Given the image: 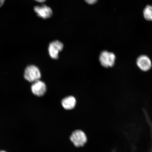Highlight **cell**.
<instances>
[{
  "instance_id": "1",
  "label": "cell",
  "mask_w": 152,
  "mask_h": 152,
  "mask_svg": "<svg viewBox=\"0 0 152 152\" xmlns=\"http://www.w3.org/2000/svg\"><path fill=\"white\" fill-rule=\"evenodd\" d=\"M24 77L26 80L34 83L39 80L41 77L40 71L35 66L31 65L27 66L25 70Z\"/></svg>"
},
{
  "instance_id": "2",
  "label": "cell",
  "mask_w": 152,
  "mask_h": 152,
  "mask_svg": "<svg viewBox=\"0 0 152 152\" xmlns=\"http://www.w3.org/2000/svg\"><path fill=\"white\" fill-rule=\"evenodd\" d=\"M70 140L76 147H82L87 141L86 134L83 131L76 130L72 133Z\"/></svg>"
},
{
  "instance_id": "3",
  "label": "cell",
  "mask_w": 152,
  "mask_h": 152,
  "mask_svg": "<svg viewBox=\"0 0 152 152\" xmlns=\"http://www.w3.org/2000/svg\"><path fill=\"white\" fill-rule=\"evenodd\" d=\"M116 57L113 53L104 51L101 53L99 60L102 66L105 68L111 67L115 64Z\"/></svg>"
},
{
  "instance_id": "4",
  "label": "cell",
  "mask_w": 152,
  "mask_h": 152,
  "mask_svg": "<svg viewBox=\"0 0 152 152\" xmlns=\"http://www.w3.org/2000/svg\"><path fill=\"white\" fill-rule=\"evenodd\" d=\"M136 64L140 70L144 72L149 71L152 66L151 60L145 55L139 56L136 61Z\"/></svg>"
},
{
  "instance_id": "5",
  "label": "cell",
  "mask_w": 152,
  "mask_h": 152,
  "mask_svg": "<svg viewBox=\"0 0 152 152\" xmlns=\"http://www.w3.org/2000/svg\"><path fill=\"white\" fill-rule=\"evenodd\" d=\"M64 45L60 42L56 41L51 42L49 45L48 51L49 54L52 58L57 59L59 53L63 48Z\"/></svg>"
},
{
  "instance_id": "6",
  "label": "cell",
  "mask_w": 152,
  "mask_h": 152,
  "mask_svg": "<svg viewBox=\"0 0 152 152\" xmlns=\"http://www.w3.org/2000/svg\"><path fill=\"white\" fill-rule=\"evenodd\" d=\"M32 93L36 96H42L46 91V86L43 82L39 80L33 83L31 86Z\"/></svg>"
},
{
  "instance_id": "7",
  "label": "cell",
  "mask_w": 152,
  "mask_h": 152,
  "mask_svg": "<svg viewBox=\"0 0 152 152\" xmlns=\"http://www.w3.org/2000/svg\"><path fill=\"white\" fill-rule=\"evenodd\" d=\"M34 10L38 16L43 19L50 18L52 15V9L46 5L37 6L34 7Z\"/></svg>"
},
{
  "instance_id": "8",
  "label": "cell",
  "mask_w": 152,
  "mask_h": 152,
  "mask_svg": "<svg viewBox=\"0 0 152 152\" xmlns=\"http://www.w3.org/2000/svg\"><path fill=\"white\" fill-rule=\"evenodd\" d=\"M75 99L73 96L66 97L62 100V104L63 107L66 110L73 109L76 105Z\"/></svg>"
},
{
  "instance_id": "9",
  "label": "cell",
  "mask_w": 152,
  "mask_h": 152,
  "mask_svg": "<svg viewBox=\"0 0 152 152\" xmlns=\"http://www.w3.org/2000/svg\"><path fill=\"white\" fill-rule=\"evenodd\" d=\"M143 14L146 20L152 21V6H147L144 9Z\"/></svg>"
},
{
  "instance_id": "10",
  "label": "cell",
  "mask_w": 152,
  "mask_h": 152,
  "mask_svg": "<svg viewBox=\"0 0 152 152\" xmlns=\"http://www.w3.org/2000/svg\"><path fill=\"white\" fill-rule=\"evenodd\" d=\"M87 3L90 4H93L96 3L98 0H85Z\"/></svg>"
},
{
  "instance_id": "11",
  "label": "cell",
  "mask_w": 152,
  "mask_h": 152,
  "mask_svg": "<svg viewBox=\"0 0 152 152\" xmlns=\"http://www.w3.org/2000/svg\"><path fill=\"white\" fill-rule=\"evenodd\" d=\"M5 0H0V7L2 6L4 3Z\"/></svg>"
},
{
  "instance_id": "12",
  "label": "cell",
  "mask_w": 152,
  "mask_h": 152,
  "mask_svg": "<svg viewBox=\"0 0 152 152\" xmlns=\"http://www.w3.org/2000/svg\"><path fill=\"white\" fill-rule=\"evenodd\" d=\"M35 1L38 2L42 3L44 2L45 1H46V0H35Z\"/></svg>"
},
{
  "instance_id": "13",
  "label": "cell",
  "mask_w": 152,
  "mask_h": 152,
  "mask_svg": "<svg viewBox=\"0 0 152 152\" xmlns=\"http://www.w3.org/2000/svg\"><path fill=\"white\" fill-rule=\"evenodd\" d=\"M0 152H7L4 151H0Z\"/></svg>"
}]
</instances>
